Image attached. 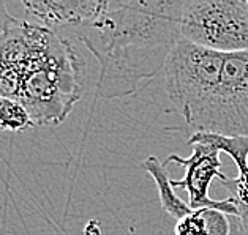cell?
Listing matches in <instances>:
<instances>
[{
	"mask_svg": "<svg viewBox=\"0 0 248 235\" xmlns=\"http://www.w3.org/2000/svg\"><path fill=\"white\" fill-rule=\"evenodd\" d=\"M27 16L35 24L56 32L66 29L76 32L98 17L106 7V0H63V2H43V0H24Z\"/></svg>",
	"mask_w": 248,
	"mask_h": 235,
	"instance_id": "52a82bcc",
	"label": "cell"
},
{
	"mask_svg": "<svg viewBox=\"0 0 248 235\" xmlns=\"http://www.w3.org/2000/svg\"><path fill=\"white\" fill-rule=\"evenodd\" d=\"M190 130L248 137V51L225 54L215 93Z\"/></svg>",
	"mask_w": 248,
	"mask_h": 235,
	"instance_id": "5b68a950",
	"label": "cell"
},
{
	"mask_svg": "<svg viewBox=\"0 0 248 235\" xmlns=\"http://www.w3.org/2000/svg\"><path fill=\"white\" fill-rule=\"evenodd\" d=\"M15 16H11L8 11H7V5L5 3H0V33L3 32V29L7 27V24L13 19Z\"/></svg>",
	"mask_w": 248,
	"mask_h": 235,
	"instance_id": "5bb4252c",
	"label": "cell"
},
{
	"mask_svg": "<svg viewBox=\"0 0 248 235\" xmlns=\"http://www.w3.org/2000/svg\"><path fill=\"white\" fill-rule=\"evenodd\" d=\"M175 235H207L205 220L201 210H193L190 215L180 218L174 227Z\"/></svg>",
	"mask_w": 248,
	"mask_h": 235,
	"instance_id": "7c38bea8",
	"label": "cell"
},
{
	"mask_svg": "<svg viewBox=\"0 0 248 235\" xmlns=\"http://www.w3.org/2000/svg\"><path fill=\"white\" fill-rule=\"evenodd\" d=\"M225 54L180 38L165 63L166 93L171 104L191 128L209 104L220 82Z\"/></svg>",
	"mask_w": 248,
	"mask_h": 235,
	"instance_id": "3957f363",
	"label": "cell"
},
{
	"mask_svg": "<svg viewBox=\"0 0 248 235\" xmlns=\"http://www.w3.org/2000/svg\"><path fill=\"white\" fill-rule=\"evenodd\" d=\"M202 215L205 220L207 235H229L231 234V222L228 215L214 208H202Z\"/></svg>",
	"mask_w": 248,
	"mask_h": 235,
	"instance_id": "4fadbf2b",
	"label": "cell"
},
{
	"mask_svg": "<svg viewBox=\"0 0 248 235\" xmlns=\"http://www.w3.org/2000/svg\"><path fill=\"white\" fill-rule=\"evenodd\" d=\"M193 152L188 158H182L179 155H169L166 162H175L177 166L185 167V174L182 180H171L174 188H182L188 192V207L191 210L201 208H214L225 215L237 216L231 197L215 201L209 196V188L215 178H218L223 183L228 177L221 174V161H220V150L209 146V144H193Z\"/></svg>",
	"mask_w": 248,
	"mask_h": 235,
	"instance_id": "8992f818",
	"label": "cell"
},
{
	"mask_svg": "<svg viewBox=\"0 0 248 235\" xmlns=\"http://www.w3.org/2000/svg\"><path fill=\"white\" fill-rule=\"evenodd\" d=\"M79 63L68 41L13 17L0 33V96L16 100L35 126H57L81 98Z\"/></svg>",
	"mask_w": 248,
	"mask_h": 235,
	"instance_id": "7a4b0ae2",
	"label": "cell"
},
{
	"mask_svg": "<svg viewBox=\"0 0 248 235\" xmlns=\"http://www.w3.org/2000/svg\"><path fill=\"white\" fill-rule=\"evenodd\" d=\"M239 171L237 178H228L223 185L231 191V197L235 208H237L239 235H248V166Z\"/></svg>",
	"mask_w": 248,
	"mask_h": 235,
	"instance_id": "30bf717a",
	"label": "cell"
},
{
	"mask_svg": "<svg viewBox=\"0 0 248 235\" xmlns=\"http://www.w3.org/2000/svg\"><path fill=\"white\" fill-rule=\"evenodd\" d=\"M180 38L205 49L248 51V5L244 0H188L182 3Z\"/></svg>",
	"mask_w": 248,
	"mask_h": 235,
	"instance_id": "277c9868",
	"label": "cell"
},
{
	"mask_svg": "<svg viewBox=\"0 0 248 235\" xmlns=\"http://www.w3.org/2000/svg\"><path fill=\"white\" fill-rule=\"evenodd\" d=\"M35 123L29 111L19 101L0 96V130L2 131H26L33 128Z\"/></svg>",
	"mask_w": 248,
	"mask_h": 235,
	"instance_id": "8fae6325",
	"label": "cell"
},
{
	"mask_svg": "<svg viewBox=\"0 0 248 235\" xmlns=\"http://www.w3.org/2000/svg\"><path fill=\"white\" fill-rule=\"evenodd\" d=\"M186 144L188 146H193V144H209V146L231 156L237 169L248 166V137L221 136L214 134V132H193Z\"/></svg>",
	"mask_w": 248,
	"mask_h": 235,
	"instance_id": "9c48e42d",
	"label": "cell"
},
{
	"mask_svg": "<svg viewBox=\"0 0 248 235\" xmlns=\"http://www.w3.org/2000/svg\"><path fill=\"white\" fill-rule=\"evenodd\" d=\"M141 167L154 178L156 190H158L161 208L165 210L169 216H172V218L179 221L180 218H184V216L190 215L193 212L188 207V204L184 202L182 199L175 194V188L171 185V178H169L165 162H161L156 156L150 155L146 161H142Z\"/></svg>",
	"mask_w": 248,
	"mask_h": 235,
	"instance_id": "ba28073f",
	"label": "cell"
},
{
	"mask_svg": "<svg viewBox=\"0 0 248 235\" xmlns=\"http://www.w3.org/2000/svg\"><path fill=\"white\" fill-rule=\"evenodd\" d=\"M180 0H106L103 13L78 29L76 38L100 66L96 92L106 100L135 95L165 68L180 40Z\"/></svg>",
	"mask_w": 248,
	"mask_h": 235,
	"instance_id": "6da1fadb",
	"label": "cell"
},
{
	"mask_svg": "<svg viewBox=\"0 0 248 235\" xmlns=\"http://www.w3.org/2000/svg\"><path fill=\"white\" fill-rule=\"evenodd\" d=\"M247 5H248V2H247Z\"/></svg>",
	"mask_w": 248,
	"mask_h": 235,
	"instance_id": "9a60e30c",
	"label": "cell"
}]
</instances>
